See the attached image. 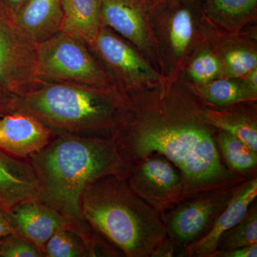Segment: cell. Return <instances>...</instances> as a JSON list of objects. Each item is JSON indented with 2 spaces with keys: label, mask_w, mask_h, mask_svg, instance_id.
<instances>
[{
  "label": "cell",
  "mask_w": 257,
  "mask_h": 257,
  "mask_svg": "<svg viewBox=\"0 0 257 257\" xmlns=\"http://www.w3.org/2000/svg\"><path fill=\"white\" fill-rule=\"evenodd\" d=\"M128 99L127 118L114 140L128 168L152 154L164 155L180 172L184 199L246 180L225 165L216 146L217 130L208 122L205 105L196 96L160 91Z\"/></svg>",
  "instance_id": "obj_1"
},
{
  "label": "cell",
  "mask_w": 257,
  "mask_h": 257,
  "mask_svg": "<svg viewBox=\"0 0 257 257\" xmlns=\"http://www.w3.org/2000/svg\"><path fill=\"white\" fill-rule=\"evenodd\" d=\"M28 160L42 200L72 218H81V199L89 184L109 176L126 178L128 172L113 139L67 133H57L50 145Z\"/></svg>",
  "instance_id": "obj_2"
},
{
  "label": "cell",
  "mask_w": 257,
  "mask_h": 257,
  "mask_svg": "<svg viewBox=\"0 0 257 257\" xmlns=\"http://www.w3.org/2000/svg\"><path fill=\"white\" fill-rule=\"evenodd\" d=\"M80 216L123 256H177L163 217L132 190L125 177L109 176L89 184Z\"/></svg>",
  "instance_id": "obj_3"
},
{
  "label": "cell",
  "mask_w": 257,
  "mask_h": 257,
  "mask_svg": "<svg viewBox=\"0 0 257 257\" xmlns=\"http://www.w3.org/2000/svg\"><path fill=\"white\" fill-rule=\"evenodd\" d=\"M130 104L128 96L116 87L40 80L18 99L13 113L32 115L56 133L114 140Z\"/></svg>",
  "instance_id": "obj_4"
},
{
  "label": "cell",
  "mask_w": 257,
  "mask_h": 257,
  "mask_svg": "<svg viewBox=\"0 0 257 257\" xmlns=\"http://www.w3.org/2000/svg\"><path fill=\"white\" fill-rule=\"evenodd\" d=\"M36 71L43 82L115 87L90 49L62 31L37 44Z\"/></svg>",
  "instance_id": "obj_5"
},
{
  "label": "cell",
  "mask_w": 257,
  "mask_h": 257,
  "mask_svg": "<svg viewBox=\"0 0 257 257\" xmlns=\"http://www.w3.org/2000/svg\"><path fill=\"white\" fill-rule=\"evenodd\" d=\"M37 44L0 8V117L40 82L36 71Z\"/></svg>",
  "instance_id": "obj_6"
},
{
  "label": "cell",
  "mask_w": 257,
  "mask_h": 257,
  "mask_svg": "<svg viewBox=\"0 0 257 257\" xmlns=\"http://www.w3.org/2000/svg\"><path fill=\"white\" fill-rule=\"evenodd\" d=\"M237 186L199 193L181 201L164 214L167 238L177 256H185L186 249L210 231Z\"/></svg>",
  "instance_id": "obj_7"
},
{
  "label": "cell",
  "mask_w": 257,
  "mask_h": 257,
  "mask_svg": "<svg viewBox=\"0 0 257 257\" xmlns=\"http://www.w3.org/2000/svg\"><path fill=\"white\" fill-rule=\"evenodd\" d=\"M90 49L114 83L115 87L127 96L145 92L160 79L127 42L111 29L101 26Z\"/></svg>",
  "instance_id": "obj_8"
},
{
  "label": "cell",
  "mask_w": 257,
  "mask_h": 257,
  "mask_svg": "<svg viewBox=\"0 0 257 257\" xmlns=\"http://www.w3.org/2000/svg\"><path fill=\"white\" fill-rule=\"evenodd\" d=\"M125 179L132 190L162 217L184 199L180 172L161 154H152L130 167Z\"/></svg>",
  "instance_id": "obj_9"
},
{
  "label": "cell",
  "mask_w": 257,
  "mask_h": 257,
  "mask_svg": "<svg viewBox=\"0 0 257 257\" xmlns=\"http://www.w3.org/2000/svg\"><path fill=\"white\" fill-rule=\"evenodd\" d=\"M8 212L15 234L33 243L42 253L55 231L70 227L78 219L64 215L41 197L19 203Z\"/></svg>",
  "instance_id": "obj_10"
},
{
  "label": "cell",
  "mask_w": 257,
  "mask_h": 257,
  "mask_svg": "<svg viewBox=\"0 0 257 257\" xmlns=\"http://www.w3.org/2000/svg\"><path fill=\"white\" fill-rule=\"evenodd\" d=\"M55 131L32 115L14 112L0 117V148L24 160L50 145Z\"/></svg>",
  "instance_id": "obj_11"
},
{
  "label": "cell",
  "mask_w": 257,
  "mask_h": 257,
  "mask_svg": "<svg viewBox=\"0 0 257 257\" xmlns=\"http://www.w3.org/2000/svg\"><path fill=\"white\" fill-rule=\"evenodd\" d=\"M148 0H101V25L114 30L141 50H147L150 37L147 18Z\"/></svg>",
  "instance_id": "obj_12"
},
{
  "label": "cell",
  "mask_w": 257,
  "mask_h": 257,
  "mask_svg": "<svg viewBox=\"0 0 257 257\" xmlns=\"http://www.w3.org/2000/svg\"><path fill=\"white\" fill-rule=\"evenodd\" d=\"M257 197V177L246 179L235 189L226 207L216 218L210 231L186 249V257H209L221 235L237 224Z\"/></svg>",
  "instance_id": "obj_13"
},
{
  "label": "cell",
  "mask_w": 257,
  "mask_h": 257,
  "mask_svg": "<svg viewBox=\"0 0 257 257\" xmlns=\"http://www.w3.org/2000/svg\"><path fill=\"white\" fill-rule=\"evenodd\" d=\"M36 197H41L40 187L30 162L0 148V207L10 211L19 203Z\"/></svg>",
  "instance_id": "obj_14"
},
{
  "label": "cell",
  "mask_w": 257,
  "mask_h": 257,
  "mask_svg": "<svg viewBox=\"0 0 257 257\" xmlns=\"http://www.w3.org/2000/svg\"><path fill=\"white\" fill-rule=\"evenodd\" d=\"M13 19L30 40L40 43L62 30V0H26Z\"/></svg>",
  "instance_id": "obj_15"
},
{
  "label": "cell",
  "mask_w": 257,
  "mask_h": 257,
  "mask_svg": "<svg viewBox=\"0 0 257 257\" xmlns=\"http://www.w3.org/2000/svg\"><path fill=\"white\" fill-rule=\"evenodd\" d=\"M253 102L236 103L219 108L205 106L204 115L216 130L234 135L257 152L256 106Z\"/></svg>",
  "instance_id": "obj_16"
},
{
  "label": "cell",
  "mask_w": 257,
  "mask_h": 257,
  "mask_svg": "<svg viewBox=\"0 0 257 257\" xmlns=\"http://www.w3.org/2000/svg\"><path fill=\"white\" fill-rule=\"evenodd\" d=\"M101 0H62L61 31L85 44L94 45L101 25Z\"/></svg>",
  "instance_id": "obj_17"
},
{
  "label": "cell",
  "mask_w": 257,
  "mask_h": 257,
  "mask_svg": "<svg viewBox=\"0 0 257 257\" xmlns=\"http://www.w3.org/2000/svg\"><path fill=\"white\" fill-rule=\"evenodd\" d=\"M216 143L225 165L234 175L246 179L257 177V152L221 130L216 132Z\"/></svg>",
  "instance_id": "obj_18"
},
{
  "label": "cell",
  "mask_w": 257,
  "mask_h": 257,
  "mask_svg": "<svg viewBox=\"0 0 257 257\" xmlns=\"http://www.w3.org/2000/svg\"><path fill=\"white\" fill-rule=\"evenodd\" d=\"M196 97L209 107L219 108L236 103L254 101V97L243 84L229 79H213L202 85H197Z\"/></svg>",
  "instance_id": "obj_19"
},
{
  "label": "cell",
  "mask_w": 257,
  "mask_h": 257,
  "mask_svg": "<svg viewBox=\"0 0 257 257\" xmlns=\"http://www.w3.org/2000/svg\"><path fill=\"white\" fill-rule=\"evenodd\" d=\"M72 226L55 231L45 244L44 257L92 256V235L74 231Z\"/></svg>",
  "instance_id": "obj_20"
},
{
  "label": "cell",
  "mask_w": 257,
  "mask_h": 257,
  "mask_svg": "<svg viewBox=\"0 0 257 257\" xmlns=\"http://www.w3.org/2000/svg\"><path fill=\"white\" fill-rule=\"evenodd\" d=\"M253 244H257L256 199L251 203L243 219L221 235L216 250L221 251Z\"/></svg>",
  "instance_id": "obj_21"
},
{
  "label": "cell",
  "mask_w": 257,
  "mask_h": 257,
  "mask_svg": "<svg viewBox=\"0 0 257 257\" xmlns=\"http://www.w3.org/2000/svg\"><path fill=\"white\" fill-rule=\"evenodd\" d=\"M204 12L222 21L248 19L256 13L257 0H202Z\"/></svg>",
  "instance_id": "obj_22"
},
{
  "label": "cell",
  "mask_w": 257,
  "mask_h": 257,
  "mask_svg": "<svg viewBox=\"0 0 257 257\" xmlns=\"http://www.w3.org/2000/svg\"><path fill=\"white\" fill-rule=\"evenodd\" d=\"M224 66L228 75L241 78L257 68V55L246 49H233L228 51L224 57Z\"/></svg>",
  "instance_id": "obj_23"
},
{
  "label": "cell",
  "mask_w": 257,
  "mask_h": 257,
  "mask_svg": "<svg viewBox=\"0 0 257 257\" xmlns=\"http://www.w3.org/2000/svg\"><path fill=\"white\" fill-rule=\"evenodd\" d=\"M221 64L214 54L204 52L192 61L189 65L188 72L197 85H202L211 82L220 73Z\"/></svg>",
  "instance_id": "obj_24"
},
{
  "label": "cell",
  "mask_w": 257,
  "mask_h": 257,
  "mask_svg": "<svg viewBox=\"0 0 257 257\" xmlns=\"http://www.w3.org/2000/svg\"><path fill=\"white\" fill-rule=\"evenodd\" d=\"M0 257H44V254L33 243L11 233L0 239Z\"/></svg>",
  "instance_id": "obj_25"
},
{
  "label": "cell",
  "mask_w": 257,
  "mask_h": 257,
  "mask_svg": "<svg viewBox=\"0 0 257 257\" xmlns=\"http://www.w3.org/2000/svg\"><path fill=\"white\" fill-rule=\"evenodd\" d=\"M257 244L250 245L243 247L231 248V249L216 250L209 257H256Z\"/></svg>",
  "instance_id": "obj_26"
},
{
  "label": "cell",
  "mask_w": 257,
  "mask_h": 257,
  "mask_svg": "<svg viewBox=\"0 0 257 257\" xmlns=\"http://www.w3.org/2000/svg\"><path fill=\"white\" fill-rule=\"evenodd\" d=\"M14 233L8 212L0 207V239L5 235Z\"/></svg>",
  "instance_id": "obj_27"
},
{
  "label": "cell",
  "mask_w": 257,
  "mask_h": 257,
  "mask_svg": "<svg viewBox=\"0 0 257 257\" xmlns=\"http://www.w3.org/2000/svg\"><path fill=\"white\" fill-rule=\"evenodd\" d=\"M243 86L250 94L256 98L257 94V68L253 69L245 76Z\"/></svg>",
  "instance_id": "obj_28"
},
{
  "label": "cell",
  "mask_w": 257,
  "mask_h": 257,
  "mask_svg": "<svg viewBox=\"0 0 257 257\" xmlns=\"http://www.w3.org/2000/svg\"><path fill=\"white\" fill-rule=\"evenodd\" d=\"M25 1L26 0H0V8L13 18Z\"/></svg>",
  "instance_id": "obj_29"
},
{
  "label": "cell",
  "mask_w": 257,
  "mask_h": 257,
  "mask_svg": "<svg viewBox=\"0 0 257 257\" xmlns=\"http://www.w3.org/2000/svg\"><path fill=\"white\" fill-rule=\"evenodd\" d=\"M151 4H153V3H157V2L163 1V0H148Z\"/></svg>",
  "instance_id": "obj_30"
}]
</instances>
